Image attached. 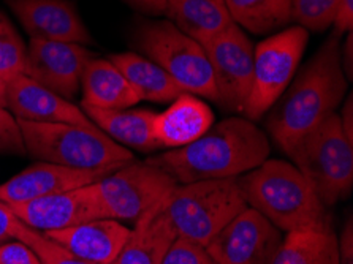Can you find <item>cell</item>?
<instances>
[{
	"label": "cell",
	"mask_w": 353,
	"mask_h": 264,
	"mask_svg": "<svg viewBox=\"0 0 353 264\" xmlns=\"http://www.w3.org/2000/svg\"><path fill=\"white\" fill-rule=\"evenodd\" d=\"M339 39L328 37L268 111L266 128L285 154L334 114L345 99L349 81L341 65Z\"/></svg>",
	"instance_id": "cell-1"
},
{
	"label": "cell",
	"mask_w": 353,
	"mask_h": 264,
	"mask_svg": "<svg viewBox=\"0 0 353 264\" xmlns=\"http://www.w3.org/2000/svg\"><path fill=\"white\" fill-rule=\"evenodd\" d=\"M271 152L266 133L248 117H227L196 141L149 159L178 184L228 179L255 170Z\"/></svg>",
	"instance_id": "cell-2"
},
{
	"label": "cell",
	"mask_w": 353,
	"mask_h": 264,
	"mask_svg": "<svg viewBox=\"0 0 353 264\" xmlns=\"http://www.w3.org/2000/svg\"><path fill=\"white\" fill-rule=\"evenodd\" d=\"M249 207L255 209L279 231H322L331 228L328 207L311 182L285 160H265L238 177Z\"/></svg>",
	"instance_id": "cell-3"
},
{
	"label": "cell",
	"mask_w": 353,
	"mask_h": 264,
	"mask_svg": "<svg viewBox=\"0 0 353 264\" xmlns=\"http://www.w3.org/2000/svg\"><path fill=\"white\" fill-rule=\"evenodd\" d=\"M245 207L238 177L178 184L160 199L176 238L205 247Z\"/></svg>",
	"instance_id": "cell-4"
},
{
	"label": "cell",
	"mask_w": 353,
	"mask_h": 264,
	"mask_svg": "<svg viewBox=\"0 0 353 264\" xmlns=\"http://www.w3.org/2000/svg\"><path fill=\"white\" fill-rule=\"evenodd\" d=\"M26 154L46 163L77 170H117L133 161L130 149L106 136L99 127L43 123L18 119Z\"/></svg>",
	"instance_id": "cell-5"
},
{
	"label": "cell",
	"mask_w": 353,
	"mask_h": 264,
	"mask_svg": "<svg viewBox=\"0 0 353 264\" xmlns=\"http://www.w3.org/2000/svg\"><path fill=\"white\" fill-rule=\"evenodd\" d=\"M138 54L165 70L187 94L217 101L210 61L200 43L190 39L171 21H140L132 30Z\"/></svg>",
	"instance_id": "cell-6"
},
{
	"label": "cell",
	"mask_w": 353,
	"mask_h": 264,
	"mask_svg": "<svg viewBox=\"0 0 353 264\" xmlns=\"http://www.w3.org/2000/svg\"><path fill=\"white\" fill-rule=\"evenodd\" d=\"M306 176L326 207L350 195L353 187V143L342 132L338 114L306 134L287 152Z\"/></svg>",
	"instance_id": "cell-7"
},
{
	"label": "cell",
	"mask_w": 353,
	"mask_h": 264,
	"mask_svg": "<svg viewBox=\"0 0 353 264\" xmlns=\"http://www.w3.org/2000/svg\"><path fill=\"white\" fill-rule=\"evenodd\" d=\"M309 41V32L299 26L287 27L254 48L252 89L244 116L259 121L285 92L295 77Z\"/></svg>",
	"instance_id": "cell-8"
},
{
	"label": "cell",
	"mask_w": 353,
	"mask_h": 264,
	"mask_svg": "<svg viewBox=\"0 0 353 264\" xmlns=\"http://www.w3.org/2000/svg\"><path fill=\"white\" fill-rule=\"evenodd\" d=\"M178 185L167 171L151 161H130L90 184L103 219L135 223Z\"/></svg>",
	"instance_id": "cell-9"
},
{
	"label": "cell",
	"mask_w": 353,
	"mask_h": 264,
	"mask_svg": "<svg viewBox=\"0 0 353 264\" xmlns=\"http://www.w3.org/2000/svg\"><path fill=\"white\" fill-rule=\"evenodd\" d=\"M222 110L244 112L254 78V45L239 26L203 43Z\"/></svg>",
	"instance_id": "cell-10"
},
{
	"label": "cell",
	"mask_w": 353,
	"mask_h": 264,
	"mask_svg": "<svg viewBox=\"0 0 353 264\" xmlns=\"http://www.w3.org/2000/svg\"><path fill=\"white\" fill-rule=\"evenodd\" d=\"M281 231L252 207L230 222L206 250L216 264H271L282 244Z\"/></svg>",
	"instance_id": "cell-11"
},
{
	"label": "cell",
	"mask_w": 353,
	"mask_h": 264,
	"mask_svg": "<svg viewBox=\"0 0 353 264\" xmlns=\"http://www.w3.org/2000/svg\"><path fill=\"white\" fill-rule=\"evenodd\" d=\"M95 54L74 43L30 39L24 74L43 88L73 100L81 89L85 65Z\"/></svg>",
	"instance_id": "cell-12"
},
{
	"label": "cell",
	"mask_w": 353,
	"mask_h": 264,
	"mask_svg": "<svg viewBox=\"0 0 353 264\" xmlns=\"http://www.w3.org/2000/svg\"><path fill=\"white\" fill-rule=\"evenodd\" d=\"M30 39L92 45V37L70 0H7Z\"/></svg>",
	"instance_id": "cell-13"
},
{
	"label": "cell",
	"mask_w": 353,
	"mask_h": 264,
	"mask_svg": "<svg viewBox=\"0 0 353 264\" xmlns=\"http://www.w3.org/2000/svg\"><path fill=\"white\" fill-rule=\"evenodd\" d=\"M8 207L16 219L39 231L62 230L103 219L90 184L30 201L13 203Z\"/></svg>",
	"instance_id": "cell-14"
},
{
	"label": "cell",
	"mask_w": 353,
	"mask_h": 264,
	"mask_svg": "<svg viewBox=\"0 0 353 264\" xmlns=\"http://www.w3.org/2000/svg\"><path fill=\"white\" fill-rule=\"evenodd\" d=\"M7 85V110L16 119L43 123H70L79 127H97L85 116L81 106L73 105L52 90L43 88L26 74L10 79Z\"/></svg>",
	"instance_id": "cell-15"
},
{
	"label": "cell",
	"mask_w": 353,
	"mask_h": 264,
	"mask_svg": "<svg viewBox=\"0 0 353 264\" xmlns=\"http://www.w3.org/2000/svg\"><path fill=\"white\" fill-rule=\"evenodd\" d=\"M113 171L116 170H77L39 161L0 184V201L5 204L24 203L35 198L74 190L94 184Z\"/></svg>",
	"instance_id": "cell-16"
},
{
	"label": "cell",
	"mask_w": 353,
	"mask_h": 264,
	"mask_svg": "<svg viewBox=\"0 0 353 264\" xmlns=\"http://www.w3.org/2000/svg\"><path fill=\"white\" fill-rule=\"evenodd\" d=\"M130 231L119 220L97 219L43 233L90 264H114Z\"/></svg>",
	"instance_id": "cell-17"
},
{
	"label": "cell",
	"mask_w": 353,
	"mask_h": 264,
	"mask_svg": "<svg viewBox=\"0 0 353 264\" xmlns=\"http://www.w3.org/2000/svg\"><path fill=\"white\" fill-rule=\"evenodd\" d=\"M214 123L210 105L194 94H181L163 112H157L152 128L159 144L179 149L201 138Z\"/></svg>",
	"instance_id": "cell-18"
},
{
	"label": "cell",
	"mask_w": 353,
	"mask_h": 264,
	"mask_svg": "<svg viewBox=\"0 0 353 264\" xmlns=\"http://www.w3.org/2000/svg\"><path fill=\"white\" fill-rule=\"evenodd\" d=\"M85 116L97 125L106 136L127 149H135L140 152H154L162 149V145L154 136L152 123L156 119V111L152 110H100L81 105Z\"/></svg>",
	"instance_id": "cell-19"
},
{
	"label": "cell",
	"mask_w": 353,
	"mask_h": 264,
	"mask_svg": "<svg viewBox=\"0 0 353 264\" xmlns=\"http://www.w3.org/2000/svg\"><path fill=\"white\" fill-rule=\"evenodd\" d=\"M81 90V105L100 110H125L141 101L121 70L110 59L97 56L84 68Z\"/></svg>",
	"instance_id": "cell-20"
},
{
	"label": "cell",
	"mask_w": 353,
	"mask_h": 264,
	"mask_svg": "<svg viewBox=\"0 0 353 264\" xmlns=\"http://www.w3.org/2000/svg\"><path fill=\"white\" fill-rule=\"evenodd\" d=\"M174 239V231L159 201L137 220L114 264H162Z\"/></svg>",
	"instance_id": "cell-21"
},
{
	"label": "cell",
	"mask_w": 353,
	"mask_h": 264,
	"mask_svg": "<svg viewBox=\"0 0 353 264\" xmlns=\"http://www.w3.org/2000/svg\"><path fill=\"white\" fill-rule=\"evenodd\" d=\"M165 14L183 34L200 45L234 24L223 0H167Z\"/></svg>",
	"instance_id": "cell-22"
},
{
	"label": "cell",
	"mask_w": 353,
	"mask_h": 264,
	"mask_svg": "<svg viewBox=\"0 0 353 264\" xmlns=\"http://www.w3.org/2000/svg\"><path fill=\"white\" fill-rule=\"evenodd\" d=\"M110 61L121 70V73L140 97V100L167 103L184 94V90L174 83L165 70L141 54L119 52L113 54Z\"/></svg>",
	"instance_id": "cell-23"
},
{
	"label": "cell",
	"mask_w": 353,
	"mask_h": 264,
	"mask_svg": "<svg viewBox=\"0 0 353 264\" xmlns=\"http://www.w3.org/2000/svg\"><path fill=\"white\" fill-rule=\"evenodd\" d=\"M271 264H339L333 228L287 233Z\"/></svg>",
	"instance_id": "cell-24"
},
{
	"label": "cell",
	"mask_w": 353,
	"mask_h": 264,
	"mask_svg": "<svg viewBox=\"0 0 353 264\" xmlns=\"http://www.w3.org/2000/svg\"><path fill=\"white\" fill-rule=\"evenodd\" d=\"M233 23L255 35H268L292 23V0H223Z\"/></svg>",
	"instance_id": "cell-25"
},
{
	"label": "cell",
	"mask_w": 353,
	"mask_h": 264,
	"mask_svg": "<svg viewBox=\"0 0 353 264\" xmlns=\"http://www.w3.org/2000/svg\"><path fill=\"white\" fill-rule=\"evenodd\" d=\"M10 236L29 245L39 256L40 264H90L73 255L70 250H67L59 242L48 238L43 231L30 228L18 219L13 222Z\"/></svg>",
	"instance_id": "cell-26"
},
{
	"label": "cell",
	"mask_w": 353,
	"mask_h": 264,
	"mask_svg": "<svg viewBox=\"0 0 353 264\" xmlns=\"http://www.w3.org/2000/svg\"><path fill=\"white\" fill-rule=\"evenodd\" d=\"M26 57L28 46L8 16L0 12V81L8 83L24 74Z\"/></svg>",
	"instance_id": "cell-27"
},
{
	"label": "cell",
	"mask_w": 353,
	"mask_h": 264,
	"mask_svg": "<svg viewBox=\"0 0 353 264\" xmlns=\"http://www.w3.org/2000/svg\"><path fill=\"white\" fill-rule=\"evenodd\" d=\"M341 0H292V21L307 32H325L333 26Z\"/></svg>",
	"instance_id": "cell-28"
},
{
	"label": "cell",
	"mask_w": 353,
	"mask_h": 264,
	"mask_svg": "<svg viewBox=\"0 0 353 264\" xmlns=\"http://www.w3.org/2000/svg\"><path fill=\"white\" fill-rule=\"evenodd\" d=\"M162 264H216L206 247L185 238H176L163 256Z\"/></svg>",
	"instance_id": "cell-29"
},
{
	"label": "cell",
	"mask_w": 353,
	"mask_h": 264,
	"mask_svg": "<svg viewBox=\"0 0 353 264\" xmlns=\"http://www.w3.org/2000/svg\"><path fill=\"white\" fill-rule=\"evenodd\" d=\"M0 154L26 155L24 139L18 119L7 108H0Z\"/></svg>",
	"instance_id": "cell-30"
},
{
	"label": "cell",
	"mask_w": 353,
	"mask_h": 264,
	"mask_svg": "<svg viewBox=\"0 0 353 264\" xmlns=\"http://www.w3.org/2000/svg\"><path fill=\"white\" fill-rule=\"evenodd\" d=\"M0 264H40V260L29 245L16 239L0 244Z\"/></svg>",
	"instance_id": "cell-31"
},
{
	"label": "cell",
	"mask_w": 353,
	"mask_h": 264,
	"mask_svg": "<svg viewBox=\"0 0 353 264\" xmlns=\"http://www.w3.org/2000/svg\"><path fill=\"white\" fill-rule=\"evenodd\" d=\"M353 27V0H341L333 19V34L342 37Z\"/></svg>",
	"instance_id": "cell-32"
},
{
	"label": "cell",
	"mask_w": 353,
	"mask_h": 264,
	"mask_svg": "<svg viewBox=\"0 0 353 264\" xmlns=\"http://www.w3.org/2000/svg\"><path fill=\"white\" fill-rule=\"evenodd\" d=\"M122 2L149 16H162L167 12V0H122Z\"/></svg>",
	"instance_id": "cell-33"
},
{
	"label": "cell",
	"mask_w": 353,
	"mask_h": 264,
	"mask_svg": "<svg viewBox=\"0 0 353 264\" xmlns=\"http://www.w3.org/2000/svg\"><path fill=\"white\" fill-rule=\"evenodd\" d=\"M339 249V264H353V225L352 220L342 231L341 239L338 241Z\"/></svg>",
	"instance_id": "cell-34"
},
{
	"label": "cell",
	"mask_w": 353,
	"mask_h": 264,
	"mask_svg": "<svg viewBox=\"0 0 353 264\" xmlns=\"http://www.w3.org/2000/svg\"><path fill=\"white\" fill-rule=\"evenodd\" d=\"M347 39L341 45V65L344 70L347 81H352L353 77V34L347 32Z\"/></svg>",
	"instance_id": "cell-35"
},
{
	"label": "cell",
	"mask_w": 353,
	"mask_h": 264,
	"mask_svg": "<svg viewBox=\"0 0 353 264\" xmlns=\"http://www.w3.org/2000/svg\"><path fill=\"white\" fill-rule=\"evenodd\" d=\"M339 117V123L342 127V132L349 139L350 143H353V97L347 95V100L344 106L341 108V112L338 114Z\"/></svg>",
	"instance_id": "cell-36"
},
{
	"label": "cell",
	"mask_w": 353,
	"mask_h": 264,
	"mask_svg": "<svg viewBox=\"0 0 353 264\" xmlns=\"http://www.w3.org/2000/svg\"><path fill=\"white\" fill-rule=\"evenodd\" d=\"M16 217L12 212V209L8 207V204L0 201V242L7 238H12L10 236V231H12L13 222Z\"/></svg>",
	"instance_id": "cell-37"
},
{
	"label": "cell",
	"mask_w": 353,
	"mask_h": 264,
	"mask_svg": "<svg viewBox=\"0 0 353 264\" xmlns=\"http://www.w3.org/2000/svg\"><path fill=\"white\" fill-rule=\"evenodd\" d=\"M0 108H7V85L0 81Z\"/></svg>",
	"instance_id": "cell-38"
}]
</instances>
